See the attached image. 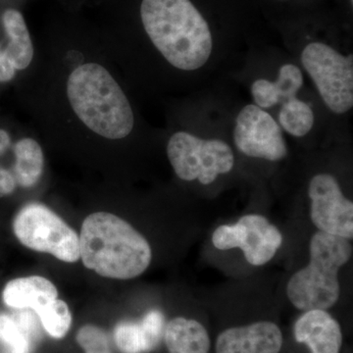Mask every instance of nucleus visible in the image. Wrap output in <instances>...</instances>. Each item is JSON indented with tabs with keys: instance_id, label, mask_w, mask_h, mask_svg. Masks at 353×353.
<instances>
[{
	"instance_id": "21",
	"label": "nucleus",
	"mask_w": 353,
	"mask_h": 353,
	"mask_svg": "<svg viewBox=\"0 0 353 353\" xmlns=\"http://www.w3.org/2000/svg\"><path fill=\"white\" fill-rule=\"evenodd\" d=\"M46 333L53 339H62L68 334L72 325V314L68 304L54 299L36 313Z\"/></svg>"
},
{
	"instance_id": "19",
	"label": "nucleus",
	"mask_w": 353,
	"mask_h": 353,
	"mask_svg": "<svg viewBox=\"0 0 353 353\" xmlns=\"http://www.w3.org/2000/svg\"><path fill=\"white\" fill-rule=\"evenodd\" d=\"M275 118L283 132L296 139L307 137L316 124L314 108L299 95L279 105Z\"/></svg>"
},
{
	"instance_id": "17",
	"label": "nucleus",
	"mask_w": 353,
	"mask_h": 353,
	"mask_svg": "<svg viewBox=\"0 0 353 353\" xmlns=\"http://www.w3.org/2000/svg\"><path fill=\"white\" fill-rule=\"evenodd\" d=\"M169 353H209L210 336L201 322L185 317L170 320L164 330Z\"/></svg>"
},
{
	"instance_id": "11",
	"label": "nucleus",
	"mask_w": 353,
	"mask_h": 353,
	"mask_svg": "<svg viewBox=\"0 0 353 353\" xmlns=\"http://www.w3.org/2000/svg\"><path fill=\"white\" fill-rule=\"evenodd\" d=\"M284 336L277 324L259 321L223 331L216 341V353H280Z\"/></svg>"
},
{
	"instance_id": "22",
	"label": "nucleus",
	"mask_w": 353,
	"mask_h": 353,
	"mask_svg": "<svg viewBox=\"0 0 353 353\" xmlns=\"http://www.w3.org/2000/svg\"><path fill=\"white\" fill-rule=\"evenodd\" d=\"M76 339L85 353H113L108 333L94 325H85Z\"/></svg>"
},
{
	"instance_id": "8",
	"label": "nucleus",
	"mask_w": 353,
	"mask_h": 353,
	"mask_svg": "<svg viewBox=\"0 0 353 353\" xmlns=\"http://www.w3.org/2000/svg\"><path fill=\"white\" fill-rule=\"evenodd\" d=\"M234 150L243 157L278 163L289 157L285 132L275 116L254 103L239 109L231 128Z\"/></svg>"
},
{
	"instance_id": "25",
	"label": "nucleus",
	"mask_w": 353,
	"mask_h": 353,
	"mask_svg": "<svg viewBox=\"0 0 353 353\" xmlns=\"http://www.w3.org/2000/svg\"><path fill=\"white\" fill-rule=\"evenodd\" d=\"M10 136L6 130L0 129V155L6 152L7 148L10 145Z\"/></svg>"
},
{
	"instance_id": "24",
	"label": "nucleus",
	"mask_w": 353,
	"mask_h": 353,
	"mask_svg": "<svg viewBox=\"0 0 353 353\" xmlns=\"http://www.w3.org/2000/svg\"><path fill=\"white\" fill-rule=\"evenodd\" d=\"M16 75V69L12 64L2 55L0 48V83L10 82Z\"/></svg>"
},
{
	"instance_id": "1",
	"label": "nucleus",
	"mask_w": 353,
	"mask_h": 353,
	"mask_svg": "<svg viewBox=\"0 0 353 353\" xmlns=\"http://www.w3.org/2000/svg\"><path fill=\"white\" fill-rule=\"evenodd\" d=\"M139 17L165 63L199 88L238 57L194 0H141Z\"/></svg>"
},
{
	"instance_id": "15",
	"label": "nucleus",
	"mask_w": 353,
	"mask_h": 353,
	"mask_svg": "<svg viewBox=\"0 0 353 353\" xmlns=\"http://www.w3.org/2000/svg\"><path fill=\"white\" fill-rule=\"evenodd\" d=\"M57 299V287L41 276L14 279L7 283L2 292L3 303L9 307L31 309L36 313Z\"/></svg>"
},
{
	"instance_id": "5",
	"label": "nucleus",
	"mask_w": 353,
	"mask_h": 353,
	"mask_svg": "<svg viewBox=\"0 0 353 353\" xmlns=\"http://www.w3.org/2000/svg\"><path fill=\"white\" fill-rule=\"evenodd\" d=\"M167 157L176 176L202 187L213 185L229 175L236 165V153L227 139L208 136V132L181 130L172 134L167 143Z\"/></svg>"
},
{
	"instance_id": "7",
	"label": "nucleus",
	"mask_w": 353,
	"mask_h": 353,
	"mask_svg": "<svg viewBox=\"0 0 353 353\" xmlns=\"http://www.w3.org/2000/svg\"><path fill=\"white\" fill-rule=\"evenodd\" d=\"M13 231L30 250L50 253L67 263L80 259L78 234L43 204L30 203L21 209L14 219Z\"/></svg>"
},
{
	"instance_id": "3",
	"label": "nucleus",
	"mask_w": 353,
	"mask_h": 353,
	"mask_svg": "<svg viewBox=\"0 0 353 353\" xmlns=\"http://www.w3.org/2000/svg\"><path fill=\"white\" fill-rule=\"evenodd\" d=\"M70 105L90 130L108 139L127 138L134 130V111L119 83L97 63L77 67L67 81Z\"/></svg>"
},
{
	"instance_id": "20",
	"label": "nucleus",
	"mask_w": 353,
	"mask_h": 353,
	"mask_svg": "<svg viewBox=\"0 0 353 353\" xmlns=\"http://www.w3.org/2000/svg\"><path fill=\"white\" fill-rule=\"evenodd\" d=\"M16 162L14 165V178L23 188H32L43 175L44 157L38 141L26 138L14 146Z\"/></svg>"
},
{
	"instance_id": "18",
	"label": "nucleus",
	"mask_w": 353,
	"mask_h": 353,
	"mask_svg": "<svg viewBox=\"0 0 353 353\" xmlns=\"http://www.w3.org/2000/svg\"><path fill=\"white\" fill-rule=\"evenodd\" d=\"M38 334L36 319L31 312L9 316L0 314V345L6 353H30Z\"/></svg>"
},
{
	"instance_id": "9",
	"label": "nucleus",
	"mask_w": 353,
	"mask_h": 353,
	"mask_svg": "<svg viewBox=\"0 0 353 353\" xmlns=\"http://www.w3.org/2000/svg\"><path fill=\"white\" fill-rule=\"evenodd\" d=\"M212 243L219 250L240 248L252 266H263L277 254L283 234L264 215L250 213L241 216L234 224L216 228Z\"/></svg>"
},
{
	"instance_id": "12",
	"label": "nucleus",
	"mask_w": 353,
	"mask_h": 353,
	"mask_svg": "<svg viewBox=\"0 0 353 353\" xmlns=\"http://www.w3.org/2000/svg\"><path fill=\"white\" fill-rule=\"evenodd\" d=\"M304 75L296 62L287 61L278 66L275 77L260 76L250 83L252 103L264 110L277 108L283 102L301 94Z\"/></svg>"
},
{
	"instance_id": "14",
	"label": "nucleus",
	"mask_w": 353,
	"mask_h": 353,
	"mask_svg": "<svg viewBox=\"0 0 353 353\" xmlns=\"http://www.w3.org/2000/svg\"><path fill=\"white\" fill-rule=\"evenodd\" d=\"M164 331V316L152 310L139 322H121L114 330V343L122 353H148L157 347Z\"/></svg>"
},
{
	"instance_id": "16",
	"label": "nucleus",
	"mask_w": 353,
	"mask_h": 353,
	"mask_svg": "<svg viewBox=\"0 0 353 353\" xmlns=\"http://www.w3.org/2000/svg\"><path fill=\"white\" fill-rule=\"evenodd\" d=\"M2 24L8 39L6 48L0 43L2 55L16 71L28 68L34 58V46L22 13L16 9H7L2 15Z\"/></svg>"
},
{
	"instance_id": "13",
	"label": "nucleus",
	"mask_w": 353,
	"mask_h": 353,
	"mask_svg": "<svg viewBox=\"0 0 353 353\" xmlns=\"http://www.w3.org/2000/svg\"><path fill=\"white\" fill-rule=\"evenodd\" d=\"M294 336L311 353H340L343 345L340 323L323 309L304 311L294 323Z\"/></svg>"
},
{
	"instance_id": "23",
	"label": "nucleus",
	"mask_w": 353,
	"mask_h": 353,
	"mask_svg": "<svg viewBox=\"0 0 353 353\" xmlns=\"http://www.w3.org/2000/svg\"><path fill=\"white\" fill-rule=\"evenodd\" d=\"M16 180L12 174L0 167V196H8L16 189Z\"/></svg>"
},
{
	"instance_id": "10",
	"label": "nucleus",
	"mask_w": 353,
	"mask_h": 353,
	"mask_svg": "<svg viewBox=\"0 0 353 353\" xmlns=\"http://www.w3.org/2000/svg\"><path fill=\"white\" fill-rule=\"evenodd\" d=\"M309 216L317 231L352 241L353 202L334 173L320 171L309 178Z\"/></svg>"
},
{
	"instance_id": "4",
	"label": "nucleus",
	"mask_w": 353,
	"mask_h": 353,
	"mask_svg": "<svg viewBox=\"0 0 353 353\" xmlns=\"http://www.w3.org/2000/svg\"><path fill=\"white\" fill-rule=\"evenodd\" d=\"M352 241L317 231L309 241V261L288 282L285 294L294 308L328 310L341 296L340 271L352 259Z\"/></svg>"
},
{
	"instance_id": "2",
	"label": "nucleus",
	"mask_w": 353,
	"mask_h": 353,
	"mask_svg": "<svg viewBox=\"0 0 353 353\" xmlns=\"http://www.w3.org/2000/svg\"><path fill=\"white\" fill-rule=\"evenodd\" d=\"M79 239L83 265L101 277L131 280L152 263V248L145 236L111 213L88 215Z\"/></svg>"
},
{
	"instance_id": "6",
	"label": "nucleus",
	"mask_w": 353,
	"mask_h": 353,
	"mask_svg": "<svg viewBox=\"0 0 353 353\" xmlns=\"http://www.w3.org/2000/svg\"><path fill=\"white\" fill-rule=\"evenodd\" d=\"M299 60L327 110L336 117L352 112V52H343L323 39H309L299 50Z\"/></svg>"
}]
</instances>
